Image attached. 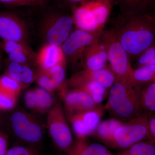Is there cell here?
<instances>
[{
	"label": "cell",
	"mask_w": 155,
	"mask_h": 155,
	"mask_svg": "<svg viewBox=\"0 0 155 155\" xmlns=\"http://www.w3.org/2000/svg\"><path fill=\"white\" fill-rule=\"evenodd\" d=\"M65 65L60 64L47 72L38 73L36 80L38 85L51 94L62 87L66 77Z\"/></svg>",
	"instance_id": "16"
},
{
	"label": "cell",
	"mask_w": 155,
	"mask_h": 155,
	"mask_svg": "<svg viewBox=\"0 0 155 155\" xmlns=\"http://www.w3.org/2000/svg\"><path fill=\"white\" fill-rule=\"evenodd\" d=\"M34 1H35L37 3H38L39 5H41L44 2V0H34Z\"/></svg>",
	"instance_id": "35"
},
{
	"label": "cell",
	"mask_w": 155,
	"mask_h": 155,
	"mask_svg": "<svg viewBox=\"0 0 155 155\" xmlns=\"http://www.w3.org/2000/svg\"><path fill=\"white\" fill-rule=\"evenodd\" d=\"M0 4L10 7H28L39 5L34 0H0Z\"/></svg>",
	"instance_id": "30"
},
{
	"label": "cell",
	"mask_w": 155,
	"mask_h": 155,
	"mask_svg": "<svg viewBox=\"0 0 155 155\" xmlns=\"http://www.w3.org/2000/svg\"><path fill=\"white\" fill-rule=\"evenodd\" d=\"M6 74L21 84L24 87L30 85L36 80L38 73L30 65L19 64L9 61H5Z\"/></svg>",
	"instance_id": "17"
},
{
	"label": "cell",
	"mask_w": 155,
	"mask_h": 155,
	"mask_svg": "<svg viewBox=\"0 0 155 155\" xmlns=\"http://www.w3.org/2000/svg\"><path fill=\"white\" fill-rule=\"evenodd\" d=\"M121 13L155 15V0H110Z\"/></svg>",
	"instance_id": "18"
},
{
	"label": "cell",
	"mask_w": 155,
	"mask_h": 155,
	"mask_svg": "<svg viewBox=\"0 0 155 155\" xmlns=\"http://www.w3.org/2000/svg\"><path fill=\"white\" fill-rule=\"evenodd\" d=\"M107 61V51L99 37L87 48L82 64L84 70L97 71L105 67Z\"/></svg>",
	"instance_id": "14"
},
{
	"label": "cell",
	"mask_w": 155,
	"mask_h": 155,
	"mask_svg": "<svg viewBox=\"0 0 155 155\" xmlns=\"http://www.w3.org/2000/svg\"><path fill=\"white\" fill-rule=\"evenodd\" d=\"M28 30L26 25L16 14L0 12V38L2 41L27 43Z\"/></svg>",
	"instance_id": "9"
},
{
	"label": "cell",
	"mask_w": 155,
	"mask_h": 155,
	"mask_svg": "<svg viewBox=\"0 0 155 155\" xmlns=\"http://www.w3.org/2000/svg\"><path fill=\"white\" fill-rule=\"evenodd\" d=\"M0 48L8 54V59L12 62L30 65L36 63L37 54L27 43L6 41L0 42Z\"/></svg>",
	"instance_id": "13"
},
{
	"label": "cell",
	"mask_w": 155,
	"mask_h": 155,
	"mask_svg": "<svg viewBox=\"0 0 155 155\" xmlns=\"http://www.w3.org/2000/svg\"><path fill=\"white\" fill-rule=\"evenodd\" d=\"M72 15L77 28L100 36L104 30L98 22L93 0H87L73 7Z\"/></svg>",
	"instance_id": "10"
},
{
	"label": "cell",
	"mask_w": 155,
	"mask_h": 155,
	"mask_svg": "<svg viewBox=\"0 0 155 155\" xmlns=\"http://www.w3.org/2000/svg\"><path fill=\"white\" fill-rule=\"evenodd\" d=\"M123 122L122 120L115 118L101 121L99 123L94 134L105 143Z\"/></svg>",
	"instance_id": "24"
},
{
	"label": "cell",
	"mask_w": 155,
	"mask_h": 155,
	"mask_svg": "<svg viewBox=\"0 0 155 155\" xmlns=\"http://www.w3.org/2000/svg\"><path fill=\"white\" fill-rule=\"evenodd\" d=\"M67 153L69 155H116L102 144L88 143L86 138L77 139Z\"/></svg>",
	"instance_id": "20"
},
{
	"label": "cell",
	"mask_w": 155,
	"mask_h": 155,
	"mask_svg": "<svg viewBox=\"0 0 155 155\" xmlns=\"http://www.w3.org/2000/svg\"><path fill=\"white\" fill-rule=\"evenodd\" d=\"M139 90L142 113L155 114V82L139 87Z\"/></svg>",
	"instance_id": "22"
},
{
	"label": "cell",
	"mask_w": 155,
	"mask_h": 155,
	"mask_svg": "<svg viewBox=\"0 0 155 155\" xmlns=\"http://www.w3.org/2000/svg\"><path fill=\"white\" fill-rule=\"evenodd\" d=\"M0 110H1V109H0ZM0 115H1V110H0Z\"/></svg>",
	"instance_id": "37"
},
{
	"label": "cell",
	"mask_w": 155,
	"mask_h": 155,
	"mask_svg": "<svg viewBox=\"0 0 155 155\" xmlns=\"http://www.w3.org/2000/svg\"><path fill=\"white\" fill-rule=\"evenodd\" d=\"M17 97L0 90V109L8 110L12 109L17 103Z\"/></svg>",
	"instance_id": "28"
},
{
	"label": "cell",
	"mask_w": 155,
	"mask_h": 155,
	"mask_svg": "<svg viewBox=\"0 0 155 155\" xmlns=\"http://www.w3.org/2000/svg\"><path fill=\"white\" fill-rule=\"evenodd\" d=\"M6 155H38V153L31 147L17 146L8 150Z\"/></svg>",
	"instance_id": "29"
},
{
	"label": "cell",
	"mask_w": 155,
	"mask_h": 155,
	"mask_svg": "<svg viewBox=\"0 0 155 155\" xmlns=\"http://www.w3.org/2000/svg\"><path fill=\"white\" fill-rule=\"evenodd\" d=\"M147 115L150 139L155 143V114H148Z\"/></svg>",
	"instance_id": "32"
},
{
	"label": "cell",
	"mask_w": 155,
	"mask_h": 155,
	"mask_svg": "<svg viewBox=\"0 0 155 155\" xmlns=\"http://www.w3.org/2000/svg\"><path fill=\"white\" fill-rule=\"evenodd\" d=\"M105 108L117 119L124 121L142 114L139 87L115 81L111 87Z\"/></svg>",
	"instance_id": "2"
},
{
	"label": "cell",
	"mask_w": 155,
	"mask_h": 155,
	"mask_svg": "<svg viewBox=\"0 0 155 155\" xmlns=\"http://www.w3.org/2000/svg\"><path fill=\"white\" fill-rule=\"evenodd\" d=\"M15 135L27 143L36 144L43 137L42 125L30 114L23 111L14 112L11 118Z\"/></svg>",
	"instance_id": "7"
},
{
	"label": "cell",
	"mask_w": 155,
	"mask_h": 155,
	"mask_svg": "<svg viewBox=\"0 0 155 155\" xmlns=\"http://www.w3.org/2000/svg\"><path fill=\"white\" fill-rule=\"evenodd\" d=\"M147 139H150L147 115L142 113L123 122L104 143L112 147L124 150Z\"/></svg>",
	"instance_id": "4"
},
{
	"label": "cell",
	"mask_w": 155,
	"mask_h": 155,
	"mask_svg": "<svg viewBox=\"0 0 155 155\" xmlns=\"http://www.w3.org/2000/svg\"><path fill=\"white\" fill-rule=\"evenodd\" d=\"M25 104L28 109L35 110L37 107V96L35 89L26 92L25 95Z\"/></svg>",
	"instance_id": "31"
},
{
	"label": "cell",
	"mask_w": 155,
	"mask_h": 155,
	"mask_svg": "<svg viewBox=\"0 0 155 155\" xmlns=\"http://www.w3.org/2000/svg\"><path fill=\"white\" fill-rule=\"evenodd\" d=\"M22 84L5 74L0 78V90L18 97L22 88Z\"/></svg>",
	"instance_id": "27"
},
{
	"label": "cell",
	"mask_w": 155,
	"mask_h": 155,
	"mask_svg": "<svg viewBox=\"0 0 155 155\" xmlns=\"http://www.w3.org/2000/svg\"><path fill=\"white\" fill-rule=\"evenodd\" d=\"M155 81V64H150L134 69L131 84L135 87H141Z\"/></svg>",
	"instance_id": "23"
},
{
	"label": "cell",
	"mask_w": 155,
	"mask_h": 155,
	"mask_svg": "<svg viewBox=\"0 0 155 155\" xmlns=\"http://www.w3.org/2000/svg\"><path fill=\"white\" fill-rule=\"evenodd\" d=\"M103 114V110H90L68 116L77 139H85L94 134Z\"/></svg>",
	"instance_id": "11"
},
{
	"label": "cell",
	"mask_w": 155,
	"mask_h": 155,
	"mask_svg": "<svg viewBox=\"0 0 155 155\" xmlns=\"http://www.w3.org/2000/svg\"><path fill=\"white\" fill-rule=\"evenodd\" d=\"M64 5L72 9L75 6L79 5L87 0H61Z\"/></svg>",
	"instance_id": "34"
},
{
	"label": "cell",
	"mask_w": 155,
	"mask_h": 155,
	"mask_svg": "<svg viewBox=\"0 0 155 155\" xmlns=\"http://www.w3.org/2000/svg\"><path fill=\"white\" fill-rule=\"evenodd\" d=\"M73 76L80 79L97 81L106 88H110L116 81V77L112 70L106 67L95 71L84 70Z\"/></svg>",
	"instance_id": "21"
},
{
	"label": "cell",
	"mask_w": 155,
	"mask_h": 155,
	"mask_svg": "<svg viewBox=\"0 0 155 155\" xmlns=\"http://www.w3.org/2000/svg\"><path fill=\"white\" fill-rule=\"evenodd\" d=\"M47 122L49 133L54 144L67 152L74 143L71 130L60 104L53 106L48 111Z\"/></svg>",
	"instance_id": "5"
},
{
	"label": "cell",
	"mask_w": 155,
	"mask_h": 155,
	"mask_svg": "<svg viewBox=\"0 0 155 155\" xmlns=\"http://www.w3.org/2000/svg\"><path fill=\"white\" fill-rule=\"evenodd\" d=\"M130 60L155 45V15L121 13L112 28Z\"/></svg>",
	"instance_id": "1"
},
{
	"label": "cell",
	"mask_w": 155,
	"mask_h": 155,
	"mask_svg": "<svg viewBox=\"0 0 155 155\" xmlns=\"http://www.w3.org/2000/svg\"><path fill=\"white\" fill-rule=\"evenodd\" d=\"M74 25L72 14H54L48 16L42 28L47 44L61 46L72 31Z\"/></svg>",
	"instance_id": "6"
},
{
	"label": "cell",
	"mask_w": 155,
	"mask_h": 155,
	"mask_svg": "<svg viewBox=\"0 0 155 155\" xmlns=\"http://www.w3.org/2000/svg\"><path fill=\"white\" fill-rule=\"evenodd\" d=\"M8 141L7 137L0 132V155H6L8 151Z\"/></svg>",
	"instance_id": "33"
},
{
	"label": "cell",
	"mask_w": 155,
	"mask_h": 155,
	"mask_svg": "<svg viewBox=\"0 0 155 155\" xmlns=\"http://www.w3.org/2000/svg\"><path fill=\"white\" fill-rule=\"evenodd\" d=\"M100 37L79 28L72 30L61 45L66 61L72 64L82 63L87 48Z\"/></svg>",
	"instance_id": "8"
},
{
	"label": "cell",
	"mask_w": 155,
	"mask_h": 155,
	"mask_svg": "<svg viewBox=\"0 0 155 155\" xmlns=\"http://www.w3.org/2000/svg\"><path fill=\"white\" fill-rule=\"evenodd\" d=\"M116 155H155V143L151 139L143 140Z\"/></svg>",
	"instance_id": "25"
},
{
	"label": "cell",
	"mask_w": 155,
	"mask_h": 155,
	"mask_svg": "<svg viewBox=\"0 0 155 155\" xmlns=\"http://www.w3.org/2000/svg\"><path fill=\"white\" fill-rule=\"evenodd\" d=\"M2 54L0 52V69L2 67Z\"/></svg>",
	"instance_id": "36"
},
{
	"label": "cell",
	"mask_w": 155,
	"mask_h": 155,
	"mask_svg": "<svg viewBox=\"0 0 155 155\" xmlns=\"http://www.w3.org/2000/svg\"><path fill=\"white\" fill-rule=\"evenodd\" d=\"M37 96L36 110L40 113L49 111L53 107L54 99L51 94L44 89H35Z\"/></svg>",
	"instance_id": "26"
},
{
	"label": "cell",
	"mask_w": 155,
	"mask_h": 155,
	"mask_svg": "<svg viewBox=\"0 0 155 155\" xmlns=\"http://www.w3.org/2000/svg\"><path fill=\"white\" fill-rule=\"evenodd\" d=\"M61 94L68 116L85 111L103 110L101 106L95 102L89 94L81 90L74 88L69 91H64Z\"/></svg>",
	"instance_id": "12"
},
{
	"label": "cell",
	"mask_w": 155,
	"mask_h": 155,
	"mask_svg": "<svg viewBox=\"0 0 155 155\" xmlns=\"http://www.w3.org/2000/svg\"><path fill=\"white\" fill-rule=\"evenodd\" d=\"M66 58L61 46L48 44L44 46L37 54L36 64L40 72L48 71L61 64H66Z\"/></svg>",
	"instance_id": "15"
},
{
	"label": "cell",
	"mask_w": 155,
	"mask_h": 155,
	"mask_svg": "<svg viewBox=\"0 0 155 155\" xmlns=\"http://www.w3.org/2000/svg\"><path fill=\"white\" fill-rule=\"evenodd\" d=\"M104 46L108 56L111 70L116 80L131 84V78L134 69L130 64L129 57L119 42L112 28L104 31L100 37Z\"/></svg>",
	"instance_id": "3"
},
{
	"label": "cell",
	"mask_w": 155,
	"mask_h": 155,
	"mask_svg": "<svg viewBox=\"0 0 155 155\" xmlns=\"http://www.w3.org/2000/svg\"><path fill=\"white\" fill-rule=\"evenodd\" d=\"M69 82L74 88L81 90L89 94L96 104H99L104 100L107 88L97 81L80 79L73 76Z\"/></svg>",
	"instance_id": "19"
}]
</instances>
